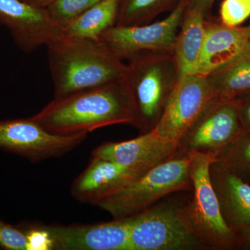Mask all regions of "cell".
<instances>
[{
  "mask_svg": "<svg viewBox=\"0 0 250 250\" xmlns=\"http://www.w3.org/2000/svg\"><path fill=\"white\" fill-rule=\"evenodd\" d=\"M33 121L50 134L92 132L115 125L136 126V115L122 80L54 98Z\"/></svg>",
  "mask_w": 250,
  "mask_h": 250,
  "instance_id": "obj_1",
  "label": "cell"
},
{
  "mask_svg": "<svg viewBox=\"0 0 250 250\" xmlns=\"http://www.w3.org/2000/svg\"><path fill=\"white\" fill-rule=\"evenodd\" d=\"M47 47L54 98L121 80L126 70L100 41L63 36Z\"/></svg>",
  "mask_w": 250,
  "mask_h": 250,
  "instance_id": "obj_2",
  "label": "cell"
},
{
  "mask_svg": "<svg viewBox=\"0 0 250 250\" xmlns=\"http://www.w3.org/2000/svg\"><path fill=\"white\" fill-rule=\"evenodd\" d=\"M179 77L173 53L143 52L129 59L121 80L134 106L135 127L142 134L159 123Z\"/></svg>",
  "mask_w": 250,
  "mask_h": 250,
  "instance_id": "obj_3",
  "label": "cell"
},
{
  "mask_svg": "<svg viewBox=\"0 0 250 250\" xmlns=\"http://www.w3.org/2000/svg\"><path fill=\"white\" fill-rule=\"evenodd\" d=\"M190 159L177 156L143 174L121 191L99 202L98 207L113 219L139 214L175 192L192 191Z\"/></svg>",
  "mask_w": 250,
  "mask_h": 250,
  "instance_id": "obj_4",
  "label": "cell"
},
{
  "mask_svg": "<svg viewBox=\"0 0 250 250\" xmlns=\"http://www.w3.org/2000/svg\"><path fill=\"white\" fill-rule=\"evenodd\" d=\"M188 156L193 195L187 207L192 230L207 250L232 249L238 245V237L224 220L210 182V167L216 161L215 155L195 152Z\"/></svg>",
  "mask_w": 250,
  "mask_h": 250,
  "instance_id": "obj_5",
  "label": "cell"
},
{
  "mask_svg": "<svg viewBox=\"0 0 250 250\" xmlns=\"http://www.w3.org/2000/svg\"><path fill=\"white\" fill-rule=\"evenodd\" d=\"M131 250H207L192 230L187 204L159 202L134 215Z\"/></svg>",
  "mask_w": 250,
  "mask_h": 250,
  "instance_id": "obj_6",
  "label": "cell"
},
{
  "mask_svg": "<svg viewBox=\"0 0 250 250\" xmlns=\"http://www.w3.org/2000/svg\"><path fill=\"white\" fill-rule=\"evenodd\" d=\"M188 0H181L168 16L154 23L141 25H116L100 41L121 60H128L143 52L173 53L174 43Z\"/></svg>",
  "mask_w": 250,
  "mask_h": 250,
  "instance_id": "obj_7",
  "label": "cell"
},
{
  "mask_svg": "<svg viewBox=\"0 0 250 250\" xmlns=\"http://www.w3.org/2000/svg\"><path fill=\"white\" fill-rule=\"evenodd\" d=\"M238 106V99H215L180 140L177 156L195 152L216 156L244 131Z\"/></svg>",
  "mask_w": 250,
  "mask_h": 250,
  "instance_id": "obj_8",
  "label": "cell"
},
{
  "mask_svg": "<svg viewBox=\"0 0 250 250\" xmlns=\"http://www.w3.org/2000/svg\"><path fill=\"white\" fill-rule=\"evenodd\" d=\"M217 98L207 77L181 76L164 114L154 129L162 137L178 144L188 130Z\"/></svg>",
  "mask_w": 250,
  "mask_h": 250,
  "instance_id": "obj_9",
  "label": "cell"
},
{
  "mask_svg": "<svg viewBox=\"0 0 250 250\" xmlns=\"http://www.w3.org/2000/svg\"><path fill=\"white\" fill-rule=\"evenodd\" d=\"M87 136V133L50 134L31 117L0 121V148L32 162L60 157L78 147Z\"/></svg>",
  "mask_w": 250,
  "mask_h": 250,
  "instance_id": "obj_10",
  "label": "cell"
},
{
  "mask_svg": "<svg viewBox=\"0 0 250 250\" xmlns=\"http://www.w3.org/2000/svg\"><path fill=\"white\" fill-rule=\"evenodd\" d=\"M134 216L93 225H49L45 233L48 248L61 250H131Z\"/></svg>",
  "mask_w": 250,
  "mask_h": 250,
  "instance_id": "obj_11",
  "label": "cell"
},
{
  "mask_svg": "<svg viewBox=\"0 0 250 250\" xmlns=\"http://www.w3.org/2000/svg\"><path fill=\"white\" fill-rule=\"evenodd\" d=\"M0 24L9 31L19 48L27 53L63 36V29L45 8L22 0H0Z\"/></svg>",
  "mask_w": 250,
  "mask_h": 250,
  "instance_id": "obj_12",
  "label": "cell"
},
{
  "mask_svg": "<svg viewBox=\"0 0 250 250\" xmlns=\"http://www.w3.org/2000/svg\"><path fill=\"white\" fill-rule=\"evenodd\" d=\"M91 155L147 172L178 155V144L162 137L153 129L129 141L104 143Z\"/></svg>",
  "mask_w": 250,
  "mask_h": 250,
  "instance_id": "obj_13",
  "label": "cell"
},
{
  "mask_svg": "<svg viewBox=\"0 0 250 250\" xmlns=\"http://www.w3.org/2000/svg\"><path fill=\"white\" fill-rule=\"evenodd\" d=\"M146 172L125 167L113 161L93 157L72 184V196L83 204L98 205L137 180Z\"/></svg>",
  "mask_w": 250,
  "mask_h": 250,
  "instance_id": "obj_14",
  "label": "cell"
},
{
  "mask_svg": "<svg viewBox=\"0 0 250 250\" xmlns=\"http://www.w3.org/2000/svg\"><path fill=\"white\" fill-rule=\"evenodd\" d=\"M250 46L249 27H229L208 18L195 75L208 76L238 58Z\"/></svg>",
  "mask_w": 250,
  "mask_h": 250,
  "instance_id": "obj_15",
  "label": "cell"
},
{
  "mask_svg": "<svg viewBox=\"0 0 250 250\" xmlns=\"http://www.w3.org/2000/svg\"><path fill=\"white\" fill-rule=\"evenodd\" d=\"M210 179L229 228L236 234L250 228V184L215 162L210 166Z\"/></svg>",
  "mask_w": 250,
  "mask_h": 250,
  "instance_id": "obj_16",
  "label": "cell"
},
{
  "mask_svg": "<svg viewBox=\"0 0 250 250\" xmlns=\"http://www.w3.org/2000/svg\"><path fill=\"white\" fill-rule=\"evenodd\" d=\"M207 19L200 11L188 4L173 51L180 77L196 74L205 41Z\"/></svg>",
  "mask_w": 250,
  "mask_h": 250,
  "instance_id": "obj_17",
  "label": "cell"
},
{
  "mask_svg": "<svg viewBox=\"0 0 250 250\" xmlns=\"http://www.w3.org/2000/svg\"><path fill=\"white\" fill-rule=\"evenodd\" d=\"M120 0H103L63 29V36L100 41L117 24Z\"/></svg>",
  "mask_w": 250,
  "mask_h": 250,
  "instance_id": "obj_18",
  "label": "cell"
},
{
  "mask_svg": "<svg viewBox=\"0 0 250 250\" xmlns=\"http://www.w3.org/2000/svg\"><path fill=\"white\" fill-rule=\"evenodd\" d=\"M207 78L219 98L234 100L250 93V46L238 58Z\"/></svg>",
  "mask_w": 250,
  "mask_h": 250,
  "instance_id": "obj_19",
  "label": "cell"
},
{
  "mask_svg": "<svg viewBox=\"0 0 250 250\" xmlns=\"http://www.w3.org/2000/svg\"><path fill=\"white\" fill-rule=\"evenodd\" d=\"M181 0H120L116 25L134 26L152 22L154 18L171 11Z\"/></svg>",
  "mask_w": 250,
  "mask_h": 250,
  "instance_id": "obj_20",
  "label": "cell"
},
{
  "mask_svg": "<svg viewBox=\"0 0 250 250\" xmlns=\"http://www.w3.org/2000/svg\"><path fill=\"white\" fill-rule=\"evenodd\" d=\"M215 158L217 165L244 181L250 179V131H243L234 141L218 152Z\"/></svg>",
  "mask_w": 250,
  "mask_h": 250,
  "instance_id": "obj_21",
  "label": "cell"
},
{
  "mask_svg": "<svg viewBox=\"0 0 250 250\" xmlns=\"http://www.w3.org/2000/svg\"><path fill=\"white\" fill-rule=\"evenodd\" d=\"M103 0H53L46 8L51 18L64 29Z\"/></svg>",
  "mask_w": 250,
  "mask_h": 250,
  "instance_id": "obj_22",
  "label": "cell"
},
{
  "mask_svg": "<svg viewBox=\"0 0 250 250\" xmlns=\"http://www.w3.org/2000/svg\"><path fill=\"white\" fill-rule=\"evenodd\" d=\"M250 17V0H223L220 5V22L227 27H239Z\"/></svg>",
  "mask_w": 250,
  "mask_h": 250,
  "instance_id": "obj_23",
  "label": "cell"
},
{
  "mask_svg": "<svg viewBox=\"0 0 250 250\" xmlns=\"http://www.w3.org/2000/svg\"><path fill=\"white\" fill-rule=\"evenodd\" d=\"M0 247L9 250H33L30 238L27 233L1 220Z\"/></svg>",
  "mask_w": 250,
  "mask_h": 250,
  "instance_id": "obj_24",
  "label": "cell"
},
{
  "mask_svg": "<svg viewBox=\"0 0 250 250\" xmlns=\"http://www.w3.org/2000/svg\"><path fill=\"white\" fill-rule=\"evenodd\" d=\"M240 121L243 130L250 131V93L238 98Z\"/></svg>",
  "mask_w": 250,
  "mask_h": 250,
  "instance_id": "obj_25",
  "label": "cell"
},
{
  "mask_svg": "<svg viewBox=\"0 0 250 250\" xmlns=\"http://www.w3.org/2000/svg\"><path fill=\"white\" fill-rule=\"evenodd\" d=\"M215 0H188L190 7L200 11L207 18H209Z\"/></svg>",
  "mask_w": 250,
  "mask_h": 250,
  "instance_id": "obj_26",
  "label": "cell"
},
{
  "mask_svg": "<svg viewBox=\"0 0 250 250\" xmlns=\"http://www.w3.org/2000/svg\"><path fill=\"white\" fill-rule=\"evenodd\" d=\"M238 243H241L246 248L250 249V228L245 229L237 233Z\"/></svg>",
  "mask_w": 250,
  "mask_h": 250,
  "instance_id": "obj_27",
  "label": "cell"
},
{
  "mask_svg": "<svg viewBox=\"0 0 250 250\" xmlns=\"http://www.w3.org/2000/svg\"><path fill=\"white\" fill-rule=\"evenodd\" d=\"M28 4L41 8H47L53 0H22Z\"/></svg>",
  "mask_w": 250,
  "mask_h": 250,
  "instance_id": "obj_28",
  "label": "cell"
},
{
  "mask_svg": "<svg viewBox=\"0 0 250 250\" xmlns=\"http://www.w3.org/2000/svg\"><path fill=\"white\" fill-rule=\"evenodd\" d=\"M249 28H250V26H249Z\"/></svg>",
  "mask_w": 250,
  "mask_h": 250,
  "instance_id": "obj_29",
  "label": "cell"
}]
</instances>
